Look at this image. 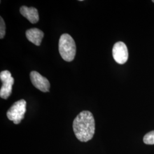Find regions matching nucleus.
Instances as JSON below:
<instances>
[{"label": "nucleus", "instance_id": "nucleus-3", "mask_svg": "<svg viewBox=\"0 0 154 154\" xmlns=\"http://www.w3.org/2000/svg\"><path fill=\"white\" fill-rule=\"evenodd\" d=\"M26 102L24 99H21L16 102L6 112L8 118L16 125L21 123L24 118L26 111Z\"/></svg>", "mask_w": 154, "mask_h": 154}, {"label": "nucleus", "instance_id": "nucleus-2", "mask_svg": "<svg viewBox=\"0 0 154 154\" xmlns=\"http://www.w3.org/2000/svg\"><path fill=\"white\" fill-rule=\"evenodd\" d=\"M58 49L61 57L67 62H72L76 54V45L69 34H62L59 40Z\"/></svg>", "mask_w": 154, "mask_h": 154}, {"label": "nucleus", "instance_id": "nucleus-7", "mask_svg": "<svg viewBox=\"0 0 154 154\" xmlns=\"http://www.w3.org/2000/svg\"><path fill=\"white\" fill-rule=\"evenodd\" d=\"M20 11L22 16L28 19V21L32 23H35L38 21V11L36 8L22 6L20 8Z\"/></svg>", "mask_w": 154, "mask_h": 154}, {"label": "nucleus", "instance_id": "nucleus-6", "mask_svg": "<svg viewBox=\"0 0 154 154\" xmlns=\"http://www.w3.org/2000/svg\"><path fill=\"white\" fill-rule=\"evenodd\" d=\"M30 77L31 82L35 88L44 93L49 91L50 84L46 78L35 71H32L30 72Z\"/></svg>", "mask_w": 154, "mask_h": 154}, {"label": "nucleus", "instance_id": "nucleus-5", "mask_svg": "<svg viewBox=\"0 0 154 154\" xmlns=\"http://www.w3.org/2000/svg\"><path fill=\"white\" fill-rule=\"evenodd\" d=\"M112 55L114 60L119 64H124L128 57V52L126 45L123 42H118L112 48Z\"/></svg>", "mask_w": 154, "mask_h": 154}, {"label": "nucleus", "instance_id": "nucleus-4", "mask_svg": "<svg viewBox=\"0 0 154 154\" xmlns=\"http://www.w3.org/2000/svg\"><path fill=\"white\" fill-rule=\"evenodd\" d=\"M0 79L2 82L0 90V97L2 99H7L11 95L12 86L14 84V79L11 77V72L8 70L1 72Z\"/></svg>", "mask_w": 154, "mask_h": 154}, {"label": "nucleus", "instance_id": "nucleus-9", "mask_svg": "<svg viewBox=\"0 0 154 154\" xmlns=\"http://www.w3.org/2000/svg\"><path fill=\"white\" fill-rule=\"evenodd\" d=\"M143 142L146 144H154V130L148 132L144 135Z\"/></svg>", "mask_w": 154, "mask_h": 154}, {"label": "nucleus", "instance_id": "nucleus-1", "mask_svg": "<svg viewBox=\"0 0 154 154\" xmlns=\"http://www.w3.org/2000/svg\"><path fill=\"white\" fill-rule=\"evenodd\" d=\"M73 131L77 139L82 142H88L93 138L95 121L92 113L88 111L81 112L72 123Z\"/></svg>", "mask_w": 154, "mask_h": 154}, {"label": "nucleus", "instance_id": "nucleus-11", "mask_svg": "<svg viewBox=\"0 0 154 154\" xmlns=\"http://www.w3.org/2000/svg\"><path fill=\"white\" fill-rule=\"evenodd\" d=\"M152 2H154V0H153V1H152Z\"/></svg>", "mask_w": 154, "mask_h": 154}, {"label": "nucleus", "instance_id": "nucleus-10", "mask_svg": "<svg viewBox=\"0 0 154 154\" xmlns=\"http://www.w3.org/2000/svg\"><path fill=\"white\" fill-rule=\"evenodd\" d=\"M6 33V26L5 22L2 17H0V38L3 39Z\"/></svg>", "mask_w": 154, "mask_h": 154}, {"label": "nucleus", "instance_id": "nucleus-8", "mask_svg": "<svg viewBox=\"0 0 154 154\" xmlns=\"http://www.w3.org/2000/svg\"><path fill=\"white\" fill-rule=\"evenodd\" d=\"M26 37L28 40L37 46H40L44 37V33L37 28L28 29L26 32Z\"/></svg>", "mask_w": 154, "mask_h": 154}]
</instances>
